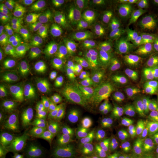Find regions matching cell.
<instances>
[{"label": "cell", "mask_w": 158, "mask_h": 158, "mask_svg": "<svg viewBox=\"0 0 158 158\" xmlns=\"http://www.w3.org/2000/svg\"><path fill=\"white\" fill-rule=\"evenodd\" d=\"M135 36L144 51L153 50L158 44V19L149 6L143 8L136 19Z\"/></svg>", "instance_id": "6da1fadb"}, {"label": "cell", "mask_w": 158, "mask_h": 158, "mask_svg": "<svg viewBox=\"0 0 158 158\" xmlns=\"http://www.w3.org/2000/svg\"><path fill=\"white\" fill-rule=\"evenodd\" d=\"M129 89L135 99L138 110L143 112L150 109L155 93V88L147 80L130 77L127 80Z\"/></svg>", "instance_id": "7a4b0ae2"}, {"label": "cell", "mask_w": 158, "mask_h": 158, "mask_svg": "<svg viewBox=\"0 0 158 158\" xmlns=\"http://www.w3.org/2000/svg\"><path fill=\"white\" fill-rule=\"evenodd\" d=\"M117 90L113 85L105 83L93 91L87 101V106L93 113L100 114L113 106L116 99Z\"/></svg>", "instance_id": "3957f363"}, {"label": "cell", "mask_w": 158, "mask_h": 158, "mask_svg": "<svg viewBox=\"0 0 158 158\" xmlns=\"http://www.w3.org/2000/svg\"><path fill=\"white\" fill-rule=\"evenodd\" d=\"M137 110L135 99L130 89L122 88L118 90L116 99L110 109L112 115L128 120Z\"/></svg>", "instance_id": "277c9868"}, {"label": "cell", "mask_w": 158, "mask_h": 158, "mask_svg": "<svg viewBox=\"0 0 158 158\" xmlns=\"http://www.w3.org/2000/svg\"><path fill=\"white\" fill-rule=\"evenodd\" d=\"M60 96L59 89L52 86H46L32 94V106L36 114H42L48 111Z\"/></svg>", "instance_id": "5b68a950"}, {"label": "cell", "mask_w": 158, "mask_h": 158, "mask_svg": "<svg viewBox=\"0 0 158 158\" xmlns=\"http://www.w3.org/2000/svg\"><path fill=\"white\" fill-rule=\"evenodd\" d=\"M38 141L41 150L45 153L54 151L60 143V136L56 127L51 121H44L38 133Z\"/></svg>", "instance_id": "8992f818"}, {"label": "cell", "mask_w": 158, "mask_h": 158, "mask_svg": "<svg viewBox=\"0 0 158 158\" xmlns=\"http://www.w3.org/2000/svg\"><path fill=\"white\" fill-rule=\"evenodd\" d=\"M100 65L107 73H118L124 69L125 60L120 51L112 46H107L102 52Z\"/></svg>", "instance_id": "52a82bcc"}, {"label": "cell", "mask_w": 158, "mask_h": 158, "mask_svg": "<svg viewBox=\"0 0 158 158\" xmlns=\"http://www.w3.org/2000/svg\"><path fill=\"white\" fill-rule=\"evenodd\" d=\"M28 17L27 29L29 34L32 35H44L53 22L49 14L33 6Z\"/></svg>", "instance_id": "ba28073f"}, {"label": "cell", "mask_w": 158, "mask_h": 158, "mask_svg": "<svg viewBox=\"0 0 158 158\" xmlns=\"http://www.w3.org/2000/svg\"><path fill=\"white\" fill-rule=\"evenodd\" d=\"M104 28L101 21L96 19L86 27H83L77 37V42L85 48L94 45L102 40Z\"/></svg>", "instance_id": "9c48e42d"}, {"label": "cell", "mask_w": 158, "mask_h": 158, "mask_svg": "<svg viewBox=\"0 0 158 158\" xmlns=\"http://www.w3.org/2000/svg\"><path fill=\"white\" fill-rule=\"evenodd\" d=\"M68 136L71 142L79 147H88L94 139L93 131L85 121H79L72 125L69 130Z\"/></svg>", "instance_id": "30bf717a"}, {"label": "cell", "mask_w": 158, "mask_h": 158, "mask_svg": "<svg viewBox=\"0 0 158 158\" xmlns=\"http://www.w3.org/2000/svg\"><path fill=\"white\" fill-rule=\"evenodd\" d=\"M92 5L87 0H78L67 6L60 14V18L65 23L79 22L87 17L91 11Z\"/></svg>", "instance_id": "8fae6325"}, {"label": "cell", "mask_w": 158, "mask_h": 158, "mask_svg": "<svg viewBox=\"0 0 158 158\" xmlns=\"http://www.w3.org/2000/svg\"><path fill=\"white\" fill-rule=\"evenodd\" d=\"M102 128L108 137L118 141L123 140L127 135L128 121L126 119L111 115L104 119Z\"/></svg>", "instance_id": "7c38bea8"}, {"label": "cell", "mask_w": 158, "mask_h": 158, "mask_svg": "<svg viewBox=\"0 0 158 158\" xmlns=\"http://www.w3.org/2000/svg\"><path fill=\"white\" fill-rule=\"evenodd\" d=\"M83 28V27H59L52 34L51 42L59 48L72 45Z\"/></svg>", "instance_id": "4fadbf2b"}, {"label": "cell", "mask_w": 158, "mask_h": 158, "mask_svg": "<svg viewBox=\"0 0 158 158\" xmlns=\"http://www.w3.org/2000/svg\"><path fill=\"white\" fill-rule=\"evenodd\" d=\"M86 84L85 77L78 71L66 74L60 81L59 89L64 94H77L83 90Z\"/></svg>", "instance_id": "5bb4252c"}, {"label": "cell", "mask_w": 158, "mask_h": 158, "mask_svg": "<svg viewBox=\"0 0 158 158\" xmlns=\"http://www.w3.org/2000/svg\"><path fill=\"white\" fill-rule=\"evenodd\" d=\"M83 102L77 94H64L61 96L58 105V114L62 118L72 117L79 111Z\"/></svg>", "instance_id": "9a60e30c"}, {"label": "cell", "mask_w": 158, "mask_h": 158, "mask_svg": "<svg viewBox=\"0 0 158 158\" xmlns=\"http://www.w3.org/2000/svg\"><path fill=\"white\" fill-rule=\"evenodd\" d=\"M2 158H39L34 147L26 143H16L5 148Z\"/></svg>", "instance_id": "2e32d148"}, {"label": "cell", "mask_w": 158, "mask_h": 158, "mask_svg": "<svg viewBox=\"0 0 158 158\" xmlns=\"http://www.w3.org/2000/svg\"><path fill=\"white\" fill-rule=\"evenodd\" d=\"M38 66L51 83H56L61 78V68L54 58L44 55L40 59Z\"/></svg>", "instance_id": "e0dca14e"}, {"label": "cell", "mask_w": 158, "mask_h": 158, "mask_svg": "<svg viewBox=\"0 0 158 158\" xmlns=\"http://www.w3.org/2000/svg\"><path fill=\"white\" fill-rule=\"evenodd\" d=\"M74 67L85 77H90L96 72V53L87 49L74 63Z\"/></svg>", "instance_id": "ac0fdd59"}, {"label": "cell", "mask_w": 158, "mask_h": 158, "mask_svg": "<svg viewBox=\"0 0 158 158\" xmlns=\"http://www.w3.org/2000/svg\"><path fill=\"white\" fill-rule=\"evenodd\" d=\"M32 129V124L27 119L16 117L10 119L6 125L8 135L12 138L26 135Z\"/></svg>", "instance_id": "d6986e66"}, {"label": "cell", "mask_w": 158, "mask_h": 158, "mask_svg": "<svg viewBox=\"0 0 158 158\" xmlns=\"http://www.w3.org/2000/svg\"><path fill=\"white\" fill-rule=\"evenodd\" d=\"M107 37L111 45L121 52L125 53L128 56H133L138 53L135 45L131 44L118 35L109 27L108 30Z\"/></svg>", "instance_id": "ffe728a7"}, {"label": "cell", "mask_w": 158, "mask_h": 158, "mask_svg": "<svg viewBox=\"0 0 158 158\" xmlns=\"http://www.w3.org/2000/svg\"><path fill=\"white\" fill-rule=\"evenodd\" d=\"M88 49L79 44L78 42L72 45L59 48L57 55L60 59L67 63H74Z\"/></svg>", "instance_id": "44dd1931"}, {"label": "cell", "mask_w": 158, "mask_h": 158, "mask_svg": "<svg viewBox=\"0 0 158 158\" xmlns=\"http://www.w3.org/2000/svg\"><path fill=\"white\" fill-rule=\"evenodd\" d=\"M19 72L8 65L0 72V87L2 91H11L17 87Z\"/></svg>", "instance_id": "7402d4cb"}, {"label": "cell", "mask_w": 158, "mask_h": 158, "mask_svg": "<svg viewBox=\"0 0 158 158\" xmlns=\"http://www.w3.org/2000/svg\"><path fill=\"white\" fill-rule=\"evenodd\" d=\"M131 139L134 152L138 158H151L152 152L147 139L131 132Z\"/></svg>", "instance_id": "603a6c76"}, {"label": "cell", "mask_w": 158, "mask_h": 158, "mask_svg": "<svg viewBox=\"0 0 158 158\" xmlns=\"http://www.w3.org/2000/svg\"><path fill=\"white\" fill-rule=\"evenodd\" d=\"M32 7L31 4L27 1L17 0L12 2L8 8L18 21L23 22L29 16Z\"/></svg>", "instance_id": "cb8c5ba5"}, {"label": "cell", "mask_w": 158, "mask_h": 158, "mask_svg": "<svg viewBox=\"0 0 158 158\" xmlns=\"http://www.w3.org/2000/svg\"><path fill=\"white\" fill-rule=\"evenodd\" d=\"M9 59L18 72H23L28 69L27 62L23 53L19 49L15 47L8 52Z\"/></svg>", "instance_id": "d4e9b609"}, {"label": "cell", "mask_w": 158, "mask_h": 158, "mask_svg": "<svg viewBox=\"0 0 158 158\" xmlns=\"http://www.w3.org/2000/svg\"><path fill=\"white\" fill-rule=\"evenodd\" d=\"M14 92L17 95L23 107V112L28 115H36L34 111L31 95L20 88H15Z\"/></svg>", "instance_id": "484cf974"}, {"label": "cell", "mask_w": 158, "mask_h": 158, "mask_svg": "<svg viewBox=\"0 0 158 158\" xmlns=\"http://www.w3.org/2000/svg\"><path fill=\"white\" fill-rule=\"evenodd\" d=\"M46 46V36L44 35L29 34L25 36L23 41V49L37 48L44 49Z\"/></svg>", "instance_id": "4316f807"}, {"label": "cell", "mask_w": 158, "mask_h": 158, "mask_svg": "<svg viewBox=\"0 0 158 158\" xmlns=\"http://www.w3.org/2000/svg\"><path fill=\"white\" fill-rule=\"evenodd\" d=\"M40 76H42V74L38 69L34 67L28 68L19 74L16 88H21L26 83Z\"/></svg>", "instance_id": "83f0119b"}, {"label": "cell", "mask_w": 158, "mask_h": 158, "mask_svg": "<svg viewBox=\"0 0 158 158\" xmlns=\"http://www.w3.org/2000/svg\"><path fill=\"white\" fill-rule=\"evenodd\" d=\"M128 0H104L103 4L108 11L112 14H118L129 6Z\"/></svg>", "instance_id": "f1b7e54d"}, {"label": "cell", "mask_w": 158, "mask_h": 158, "mask_svg": "<svg viewBox=\"0 0 158 158\" xmlns=\"http://www.w3.org/2000/svg\"><path fill=\"white\" fill-rule=\"evenodd\" d=\"M23 51L26 60L36 65H38L40 59L45 55V52L42 49L28 48L23 49Z\"/></svg>", "instance_id": "f546056e"}, {"label": "cell", "mask_w": 158, "mask_h": 158, "mask_svg": "<svg viewBox=\"0 0 158 158\" xmlns=\"http://www.w3.org/2000/svg\"><path fill=\"white\" fill-rule=\"evenodd\" d=\"M45 87H46L45 85V83L44 81V77L42 76L26 83L20 89H22L30 95H32Z\"/></svg>", "instance_id": "4dcf8cb0"}, {"label": "cell", "mask_w": 158, "mask_h": 158, "mask_svg": "<svg viewBox=\"0 0 158 158\" xmlns=\"http://www.w3.org/2000/svg\"><path fill=\"white\" fill-rule=\"evenodd\" d=\"M131 133L148 140L151 137V129L147 124L141 121H136L134 125Z\"/></svg>", "instance_id": "1f68e13d"}, {"label": "cell", "mask_w": 158, "mask_h": 158, "mask_svg": "<svg viewBox=\"0 0 158 158\" xmlns=\"http://www.w3.org/2000/svg\"><path fill=\"white\" fill-rule=\"evenodd\" d=\"M141 74L143 79L158 82V62L144 67Z\"/></svg>", "instance_id": "d6a6232c"}, {"label": "cell", "mask_w": 158, "mask_h": 158, "mask_svg": "<svg viewBox=\"0 0 158 158\" xmlns=\"http://www.w3.org/2000/svg\"><path fill=\"white\" fill-rule=\"evenodd\" d=\"M71 1L69 0H45L40 1L44 7L51 11H59L64 8Z\"/></svg>", "instance_id": "836d02e7"}, {"label": "cell", "mask_w": 158, "mask_h": 158, "mask_svg": "<svg viewBox=\"0 0 158 158\" xmlns=\"http://www.w3.org/2000/svg\"><path fill=\"white\" fill-rule=\"evenodd\" d=\"M115 146L111 142H106L99 148L98 156L100 158H111L114 155Z\"/></svg>", "instance_id": "e575fe53"}, {"label": "cell", "mask_w": 158, "mask_h": 158, "mask_svg": "<svg viewBox=\"0 0 158 158\" xmlns=\"http://www.w3.org/2000/svg\"><path fill=\"white\" fill-rule=\"evenodd\" d=\"M0 40L6 46H11L15 44L8 27L2 23H0Z\"/></svg>", "instance_id": "d590c367"}, {"label": "cell", "mask_w": 158, "mask_h": 158, "mask_svg": "<svg viewBox=\"0 0 158 158\" xmlns=\"http://www.w3.org/2000/svg\"><path fill=\"white\" fill-rule=\"evenodd\" d=\"M0 19H6L14 21H18L14 14L12 13V12L10 10V8L5 6L1 7Z\"/></svg>", "instance_id": "8d00e7d4"}, {"label": "cell", "mask_w": 158, "mask_h": 158, "mask_svg": "<svg viewBox=\"0 0 158 158\" xmlns=\"http://www.w3.org/2000/svg\"><path fill=\"white\" fill-rule=\"evenodd\" d=\"M9 59L8 52L5 51H1L0 52V72L4 70L7 65V61Z\"/></svg>", "instance_id": "74e56055"}, {"label": "cell", "mask_w": 158, "mask_h": 158, "mask_svg": "<svg viewBox=\"0 0 158 158\" xmlns=\"http://www.w3.org/2000/svg\"><path fill=\"white\" fill-rule=\"evenodd\" d=\"M6 100L2 96L0 97V121L2 122L6 117Z\"/></svg>", "instance_id": "f35d334b"}, {"label": "cell", "mask_w": 158, "mask_h": 158, "mask_svg": "<svg viewBox=\"0 0 158 158\" xmlns=\"http://www.w3.org/2000/svg\"><path fill=\"white\" fill-rule=\"evenodd\" d=\"M0 21H1V23L4 25L6 27L18 30V28L20 27V24L18 21H11L6 19H0Z\"/></svg>", "instance_id": "ab89813d"}, {"label": "cell", "mask_w": 158, "mask_h": 158, "mask_svg": "<svg viewBox=\"0 0 158 158\" xmlns=\"http://www.w3.org/2000/svg\"><path fill=\"white\" fill-rule=\"evenodd\" d=\"M149 8L153 15L158 19V0L149 1Z\"/></svg>", "instance_id": "60d3db41"}, {"label": "cell", "mask_w": 158, "mask_h": 158, "mask_svg": "<svg viewBox=\"0 0 158 158\" xmlns=\"http://www.w3.org/2000/svg\"><path fill=\"white\" fill-rule=\"evenodd\" d=\"M147 141L148 142V145L149 146V148L153 152H158V139L151 136Z\"/></svg>", "instance_id": "b9f144b4"}, {"label": "cell", "mask_w": 158, "mask_h": 158, "mask_svg": "<svg viewBox=\"0 0 158 158\" xmlns=\"http://www.w3.org/2000/svg\"><path fill=\"white\" fill-rule=\"evenodd\" d=\"M149 121L154 125V126L158 127V114L156 113H151L148 115Z\"/></svg>", "instance_id": "7bdbcfd3"}, {"label": "cell", "mask_w": 158, "mask_h": 158, "mask_svg": "<svg viewBox=\"0 0 158 158\" xmlns=\"http://www.w3.org/2000/svg\"><path fill=\"white\" fill-rule=\"evenodd\" d=\"M111 158H128V156L124 151H119L116 153H114Z\"/></svg>", "instance_id": "ee69618b"}, {"label": "cell", "mask_w": 158, "mask_h": 158, "mask_svg": "<svg viewBox=\"0 0 158 158\" xmlns=\"http://www.w3.org/2000/svg\"><path fill=\"white\" fill-rule=\"evenodd\" d=\"M151 129V136L155 137L158 139V127L153 126L150 128Z\"/></svg>", "instance_id": "f6af8a7d"}, {"label": "cell", "mask_w": 158, "mask_h": 158, "mask_svg": "<svg viewBox=\"0 0 158 158\" xmlns=\"http://www.w3.org/2000/svg\"><path fill=\"white\" fill-rule=\"evenodd\" d=\"M153 60L158 61V44L153 50Z\"/></svg>", "instance_id": "bcb514c9"}, {"label": "cell", "mask_w": 158, "mask_h": 158, "mask_svg": "<svg viewBox=\"0 0 158 158\" xmlns=\"http://www.w3.org/2000/svg\"><path fill=\"white\" fill-rule=\"evenodd\" d=\"M77 158H91L90 157H83V156H82V157H77Z\"/></svg>", "instance_id": "7dc6e473"}, {"label": "cell", "mask_w": 158, "mask_h": 158, "mask_svg": "<svg viewBox=\"0 0 158 158\" xmlns=\"http://www.w3.org/2000/svg\"></svg>", "instance_id": "c3c4849f"}]
</instances>
